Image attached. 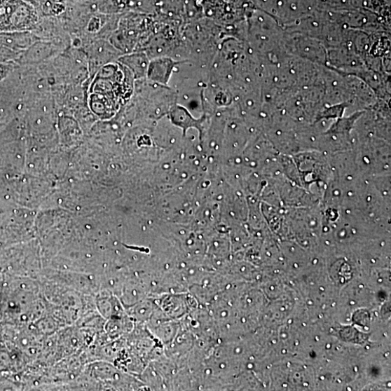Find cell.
<instances>
[{"label":"cell","instance_id":"277c9868","mask_svg":"<svg viewBox=\"0 0 391 391\" xmlns=\"http://www.w3.org/2000/svg\"><path fill=\"white\" fill-rule=\"evenodd\" d=\"M171 118L174 123L183 128L184 132L191 127L197 128L202 132L201 124L203 120H194L183 107L178 105L174 107L171 113Z\"/></svg>","mask_w":391,"mask_h":391},{"label":"cell","instance_id":"6da1fadb","mask_svg":"<svg viewBox=\"0 0 391 391\" xmlns=\"http://www.w3.org/2000/svg\"><path fill=\"white\" fill-rule=\"evenodd\" d=\"M179 61L171 57H160L149 61L146 77L151 82L167 86L174 69Z\"/></svg>","mask_w":391,"mask_h":391},{"label":"cell","instance_id":"3957f363","mask_svg":"<svg viewBox=\"0 0 391 391\" xmlns=\"http://www.w3.org/2000/svg\"><path fill=\"white\" fill-rule=\"evenodd\" d=\"M119 62L132 73L135 79L146 76L149 58L145 53H129L118 58Z\"/></svg>","mask_w":391,"mask_h":391},{"label":"cell","instance_id":"7a4b0ae2","mask_svg":"<svg viewBox=\"0 0 391 391\" xmlns=\"http://www.w3.org/2000/svg\"><path fill=\"white\" fill-rule=\"evenodd\" d=\"M36 41V37L30 32H0V46L18 53H25Z\"/></svg>","mask_w":391,"mask_h":391}]
</instances>
